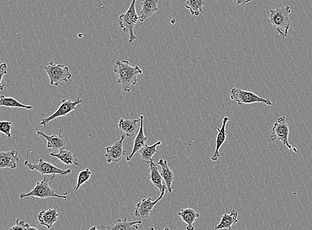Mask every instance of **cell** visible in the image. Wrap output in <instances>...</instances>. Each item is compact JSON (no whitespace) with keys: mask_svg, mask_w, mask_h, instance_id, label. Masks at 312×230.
<instances>
[{"mask_svg":"<svg viewBox=\"0 0 312 230\" xmlns=\"http://www.w3.org/2000/svg\"><path fill=\"white\" fill-rule=\"evenodd\" d=\"M141 220L127 221V218L124 220H116L109 226H103V228L107 230H138V225L141 224Z\"/></svg>","mask_w":312,"mask_h":230,"instance_id":"obj_20","label":"cell"},{"mask_svg":"<svg viewBox=\"0 0 312 230\" xmlns=\"http://www.w3.org/2000/svg\"><path fill=\"white\" fill-rule=\"evenodd\" d=\"M82 102L83 99L80 97L76 98L75 100L66 99V98H64V99L62 100V103H61L60 107H59L58 110L55 112L54 114H52V115L43 118L42 120H41L40 122L41 125L46 126L49 122L56 119V118L65 117L67 114L76 110L77 106L81 104Z\"/></svg>","mask_w":312,"mask_h":230,"instance_id":"obj_9","label":"cell"},{"mask_svg":"<svg viewBox=\"0 0 312 230\" xmlns=\"http://www.w3.org/2000/svg\"><path fill=\"white\" fill-rule=\"evenodd\" d=\"M50 156L56 157L66 165L80 166V164L77 161L74 153L71 151L65 150V148L59 151L58 153H50Z\"/></svg>","mask_w":312,"mask_h":230,"instance_id":"obj_24","label":"cell"},{"mask_svg":"<svg viewBox=\"0 0 312 230\" xmlns=\"http://www.w3.org/2000/svg\"><path fill=\"white\" fill-rule=\"evenodd\" d=\"M18 163L19 157L17 151L14 149L7 152H0V167L2 168L14 169Z\"/></svg>","mask_w":312,"mask_h":230,"instance_id":"obj_19","label":"cell"},{"mask_svg":"<svg viewBox=\"0 0 312 230\" xmlns=\"http://www.w3.org/2000/svg\"><path fill=\"white\" fill-rule=\"evenodd\" d=\"M148 230H155V228H154L153 227H150V228H149Z\"/></svg>","mask_w":312,"mask_h":230,"instance_id":"obj_35","label":"cell"},{"mask_svg":"<svg viewBox=\"0 0 312 230\" xmlns=\"http://www.w3.org/2000/svg\"><path fill=\"white\" fill-rule=\"evenodd\" d=\"M13 129L12 122L1 121L0 122V132L5 134L8 137H12L11 131Z\"/></svg>","mask_w":312,"mask_h":230,"instance_id":"obj_29","label":"cell"},{"mask_svg":"<svg viewBox=\"0 0 312 230\" xmlns=\"http://www.w3.org/2000/svg\"><path fill=\"white\" fill-rule=\"evenodd\" d=\"M92 175V172L90 170L89 168H86V169L81 171L78 177V183L74 190L76 191H78L80 189L81 186L84 183H87L88 181L91 178Z\"/></svg>","mask_w":312,"mask_h":230,"instance_id":"obj_28","label":"cell"},{"mask_svg":"<svg viewBox=\"0 0 312 230\" xmlns=\"http://www.w3.org/2000/svg\"><path fill=\"white\" fill-rule=\"evenodd\" d=\"M291 12L289 6L270 10L269 22L272 24L273 29L276 30L283 39L287 37L291 28L290 14Z\"/></svg>","mask_w":312,"mask_h":230,"instance_id":"obj_2","label":"cell"},{"mask_svg":"<svg viewBox=\"0 0 312 230\" xmlns=\"http://www.w3.org/2000/svg\"><path fill=\"white\" fill-rule=\"evenodd\" d=\"M158 165L160 166L161 167V170H160V174L162 178H163L164 183L166 184L167 190L169 193H172L173 189H174V186H173V181L175 180V175L173 171L171 170L168 165V163L165 160L163 159H160L157 163Z\"/></svg>","mask_w":312,"mask_h":230,"instance_id":"obj_18","label":"cell"},{"mask_svg":"<svg viewBox=\"0 0 312 230\" xmlns=\"http://www.w3.org/2000/svg\"><path fill=\"white\" fill-rule=\"evenodd\" d=\"M59 218L58 207L54 209L43 210L37 216L39 223L48 229H51L54 223L57 222Z\"/></svg>","mask_w":312,"mask_h":230,"instance_id":"obj_15","label":"cell"},{"mask_svg":"<svg viewBox=\"0 0 312 230\" xmlns=\"http://www.w3.org/2000/svg\"><path fill=\"white\" fill-rule=\"evenodd\" d=\"M125 135H123L119 141H116L115 144L111 146L105 148L107 163L114 164L119 163L126 154L127 151L124 149V142L125 139Z\"/></svg>","mask_w":312,"mask_h":230,"instance_id":"obj_10","label":"cell"},{"mask_svg":"<svg viewBox=\"0 0 312 230\" xmlns=\"http://www.w3.org/2000/svg\"><path fill=\"white\" fill-rule=\"evenodd\" d=\"M205 4L206 0H186L184 6L190 11L191 15L199 16L204 13L203 9Z\"/></svg>","mask_w":312,"mask_h":230,"instance_id":"obj_26","label":"cell"},{"mask_svg":"<svg viewBox=\"0 0 312 230\" xmlns=\"http://www.w3.org/2000/svg\"><path fill=\"white\" fill-rule=\"evenodd\" d=\"M129 115L127 119H121L118 122V128L124 133L126 137H133L138 129V122L140 121V118L138 119H130L131 115Z\"/></svg>","mask_w":312,"mask_h":230,"instance_id":"obj_16","label":"cell"},{"mask_svg":"<svg viewBox=\"0 0 312 230\" xmlns=\"http://www.w3.org/2000/svg\"><path fill=\"white\" fill-rule=\"evenodd\" d=\"M44 68L49 76L50 85L52 86L63 85V82H67L71 78L72 74L69 72V67L63 65H57L53 61H50V64Z\"/></svg>","mask_w":312,"mask_h":230,"instance_id":"obj_5","label":"cell"},{"mask_svg":"<svg viewBox=\"0 0 312 230\" xmlns=\"http://www.w3.org/2000/svg\"><path fill=\"white\" fill-rule=\"evenodd\" d=\"M89 230H99V229H97L96 226H93V227H91V228H90Z\"/></svg>","mask_w":312,"mask_h":230,"instance_id":"obj_34","label":"cell"},{"mask_svg":"<svg viewBox=\"0 0 312 230\" xmlns=\"http://www.w3.org/2000/svg\"><path fill=\"white\" fill-rule=\"evenodd\" d=\"M7 69L8 66L6 63H2L0 65V90L1 91H3L4 87L6 86V85L2 84V80H3L4 74L7 73Z\"/></svg>","mask_w":312,"mask_h":230,"instance_id":"obj_30","label":"cell"},{"mask_svg":"<svg viewBox=\"0 0 312 230\" xmlns=\"http://www.w3.org/2000/svg\"><path fill=\"white\" fill-rule=\"evenodd\" d=\"M37 134L38 135L41 136L43 138H45L47 141V148L52 149L54 151L59 150L60 151L62 149H64L66 146V142L63 137V136L61 135V129L59 130V135H53L51 136L46 135L43 133L42 131H39V129H36Z\"/></svg>","mask_w":312,"mask_h":230,"instance_id":"obj_12","label":"cell"},{"mask_svg":"<svg viewBox=\"0 0 312 230\" xmlns=\"http://www.w3.org/2000/svg\"><path fill=\"white\" fill-rule=\"evenodd\" d=\"M229 120V117H224L223 125H222L221 128L219 129L218 127H215V129L218 131V135H217V137L216 148H215L212 157L210 158V159L212 160V161H217V160L219 159V157H221L219 151L221 146H223V144L225 143L226 141V136H227L228 133V131L226 130V126Z\"/></svg>","mask_w":312,"mask_h":230,"instance_id":"obj_13","label":"cell"},{"mask_svg":"<svg viewBox=\"0 0 312 230\" xmlns=\"http://www.w3.org/2000/svg\"><path fill=\"white\" fill-rule=\"evenodd\" d=\"M163 230H171V229L168 228V227H166V228L164 229Z\"/></svg>","mask_w":312,"mask_h":230,"instance_id":"obj_36","label":"cell"},{"mask_svg":"<svg viewBox=\"0 0 312 230\" xmlns=\"http://www.w3.org/2000/svg\"><path fill=\"white\" fill-rule=\"evenodd\" d=\"M178 215L181 217L183 222L187 224L186 230H195L193 223L197 220V218L200 217V214L198 213L195 210L191 208H186V209H182L178 212Z\"/></svg>","mask_w":312,"mask_h":230,"instance_id":"obj_23","label":"cell"},{"mask_svg":"<svg viewBox=\"0 0 312 230\" xmlns=\"http://www.w3.org/2000/svg\"><path fill=\"white\" fill-rule=\"evenodd\" d=\"M0 106L10 107V108H21L30 110L33 109L32 106L21 104L18 100L13 97H6L2 95L0 97Z\"/></svg>","mask_w":312,"mask_h":230,"instance_id":"obj_27","label":"cell"},{"mask_svg":"<svg viewBox=\"0 0 312 230\" xmlns=\"http://www.w3.org/2000/svg\"><path fill=\"white\" fill-rule=\"evenodd\" d=\"M139 118L140 119V125L139 127V130L137 134V137L135 138V142H134V146L133 150H132L131 154L127 158V161H130L132 158L133 157L136 152H137L140 149L144 147L147 144V141L148 138L145 135L144 133V119L145 117L143 115H140Z\"/></svg>","mask_w":312,"mask_h":230,"instance_id":"obj_17","label":"cell"},{"mask_svg":"<svg viewBox=\"0 0 312 230\" xmlns=\"http://www.w3.org/2000/svg\"><path fill=\"white\" fill-rule=\"evenodd\" d=\"M162 144L161 141H158L153 145L149 146L146 144L144 147L140 149L138 151L141 158V162L142 163L150 164L151 161L153 160V157L157 152V147Z\"/></svg>","mask_w":312,"mask_h":230,"instance_id":"obj_25","label":"cell"},{"mask_svg":"<svg viewBox=\"0 0 312 230\" xmlns=\"http://www.w3.org/2000/svg\"><path fill=\"white\" fill-rule=\"evenodd\" d=\"M26 223L25 221L17 220H16V224L10 227L9 230H26Z\"/></svg>","mask_w":312,"mask_h":230,"instance_id":"obj_31","label":"cell"},{"mask_svg":"<svg viewBox=\"0 0 312 230\" xmlns=\"http://www.w3.org/2000/svg\"><path fill=\"white\" fill-rule=\"evenodd\" d=\"M238 213L236 210H232L230 214H228L227 210H226L225 214L222 216L221 222L212 230L231 229L232 225L238 222Z\"/></svg>","mask_w":312,"mask_h":230,"instance_id":"obj_21","label":"cell"},{"mask_svg":"<svg viewBox=\"0 0 312 230\" xmlns=\"http://www.w3.org/2000/svg\"><path fill=\"white\" fill-rule=\"evenodd\" d=\"M56 178L55 176H43L42 181L37 182L36 186L28 193H23L20 195V198H38L41 199L47 198H58L67 200L69 196L67 193L63 195L57 194L50 186V182Z\"/></svg>","mask_w":312,"mask_h":230,"instance_id":"obj_3","label":"cell"},{"mask_svg":"<svg viewBox=\"0 0 312 230\" xmlns=\"http://www.w3.org/2000/svg\"><path fill=\"white\" fill-rule=\"evenodd\" d=\"M136 2L137 0H132L131 5L125 14H123L118 17V24L120 28L125 33H129V42L137 40V37L134 34V28L137 21L139 20V16L136 11Z\"/></svg>","mask_w":312,"mask_h":230,"instance_id":"obj_4","label":"cell"},{"mask_svg":"<svg viewBox=\"0 0 312 230\" xmlns=\"http://www.w3.org/2000/svg\"><path fill=\"white\" fill-rule=\"evenodd\" d=\"M26 230H39L35 227H32L29 223H26Z\"/></svg>","mask_w":312,"mask_h":230,"instance_id":"obj_33","label":"cell"},{"mask_svg":"<svg viewBox=\"0 0 312 230\" xmlns=\"http://www.w3.org/2000/svg\"><path fill=\"white\" fill-rule=\"evenodd\" d=\"M166 188V186L164 188L162 191L160 192V196L155 201H153L152 199L149 198H143L140 202H138L135 208V216L139 219L148 218L155 206L163 198Z\"/></svg>","mask_w":312,"mask_h":230,"instance_id":"obj_11","label":"cell"},{"mask_svg":"<svg viewBox=\"0 0 312 230\" xmlns=\"http://www.w3.org/2000/svg\"><path fill=\"white\" fill-rule=\"evenodd\" d=\"M252 1V0H236L237 4L236 8H238L239 5H244V4L249 3V2Z\"/></svg>","mask_w":312,"mask_h":230,"instance_id":"obj_32","label":"cell"},{"mask_svg":"<svg viewBox=\"0 0 312 230\" xmlns=\"http://www.w3.org/2000/svg\"><path fill=\"white\" fill-rule=\"evenodd\" d=\"M230 98V100L238 105H249L255 103H262L269 107L273 105L269 98H262L252 92L238 88L232 89Z\"/></svg>","mask_w":312,"mask_h":230,"instance_id":"obj_6","label":"cell"},{"mask_svg":"<svg viewBox=\"0 0 312 230\" xmlns=\"http://www.w3.org/2000/svg\"><path fill=\"white\" fill-rule=\"evenodd\" d=\"M24 165L27 166L29 169L32 170H37V172L43 175V176H55L60 175V176H67L71 172V170L61 169L54 165V164L43 161V159H39V163L37 164L30 163L28 159L24 162Z\"/></svg>","mask_w":312,"mask_h":230,"instance_id":"obj_7","label":"cell"},{"mask_svg":"<svg viewBox=\"0 0 312 230\" xmlns=\"http://www.w3.org/2000/svg\"><path fill=\"white\" fill-rule=\"evenodd\" d=\"M149 165H150V172L148 174V179L161 192L164 188L166 187V186L162 185V179L163 178H162L161 174L156 164L154 163L153 159L151 161Z\"/></svg>","mask_w":312,"mask_h":230,"instance_id":"obj_22","label":"cell"},{"mask_svg":"<svg viewBox=\"0 0 312 230\" xmlns=\"http://www.w3.org/2000/svg\"><path fill=\"white\" fill-rule=\"evenodd\" d=\"M290 128L285 116H282L277 119L272 128V133L270 135L269 141L282 142L289 149H292V146L289 143V138Z\"/></svg>","mask_w":312,"mask_h":230,"instance_id":"obj_8","label":"cell"},{"mask_svg":"<svg viewBox=\"0 0 312 230\" xmlns=\"http://www.w3.org/2000/svg\"><path fill=\"white\" fill-rule=\"evenodd\" d=\"M160 0H141V11L139 12V21L144 22L147 19L150 18L156 12L159 11L158 8Z\"/></svg>","mask_w":312,"mask_h":230,"instance_id":"obj_14","label":"cell"},{"mask_svg":"<svg viewBox=\"0 0 312 230\" xmlns=\"http://www.w3.org/2000/svg\"><path fill=\"white\" fill-rule=\"evenodd\" d=\"M116 75V82L122 85L125 93L131 91V85H136L138 82L137 76L142 74V70L138 65L131 66L128 61H117L114 69Z\"/></svg>","mask_w":312,"mask_h":230,"instance_id":"obj_1","label":"cell"}]
</instances>
